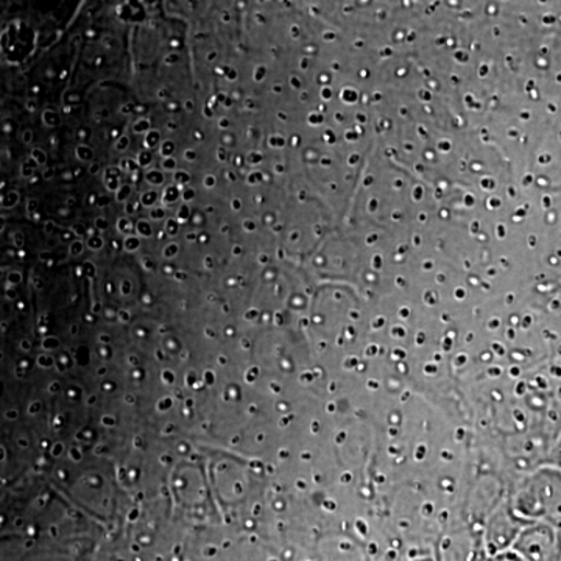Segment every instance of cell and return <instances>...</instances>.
<instances>
[{"mask_svg": "<svg viewBox=\"0 0 561 561\" xmlns=\"http://www.w3.org/2000/svg\"><path fill=\"white\" fill-rule=\"evenodd\" d=\"M14 242H16V245H22V242H24V238H22L21 232H16V234H14Z\"/></svg>", "mask_w": 561, "mask_h": 561, "instance_id": "5", "label": "cell"}, {"mask_svg": "<svg viewBox=\"0 0 561 561\" xmlns=\"http://www.w3.org/2000/svg\"><path fill=\"white\" fill-rule=\"evenodd\" d=\"M0 275H2V271H0Z\"/></svg>", "mask_w": 561, "mask_h": 561, "instance_id": "11", "label": "cell"}, {"mask_svg": "<svg viewBox=\"0 0 561 561\" xmlns=\"http://www.w3.org/2000/svg\"><path fill=\"white\" fill-rule=\"evenodd\" d=\"M33 160L36 161V164L43 165L46 164V153L43 150L35 149L32 151Z\"/></svg>", "mask_w": 561, "mask_h": 561, "instance_id": "3", "label": "cell"}, {"mask_svg": "<svg viewBox=\"0 0 561 561\" xmlns=\"http://www.w3.org/2000/svg\"><path fill=\"white\" fill-rule=\"evenodd\" d=\"M51 228H54V224H51V221H49V224L46 225L47 234H49V232H51Z\"/></svg>", "mask_w": 561, "mask_h": 561, "instance_id": "9", "label": "cell"}, {"mask_svg": "<svg viewBox=\"0 0 561 561\" xmlns=\"http://www.w3.org/2000/svg\"><path fill=\"white\" fill-rule=\"evenodd\" d=\"M36 205H38V202H36V201H28V213H32V210L35 209Z\"/></svg>", "mask_w": 561, "mask_h": 561, "instance_id": "6", "label": "cell"}, {"mask_svg": "<svg viewBox=\"0 0 561 561\" xmlns=\"http://www.w3.org/2000/svg\"><path fill=\"white\" fill-rule=\"evenodd\" d=\"M516 549L524 561H561V537L552 530H530Z\"/></svg>", "mask_w": 561, "mask_h": 561, "instance_id": "1", "label": "cell"}, {"mask_svg": "<svg viewBox=\"0 0 561 561\" xmlns=\"http://www.w3.org/2000/svg\"><path fill=\"white\" fill-rule=\"evenodd\" d=\"M18 202H20V194H18V192H10L5 201H3V208H13V206H16Z\"/></svg>", "mask_w": 561, "mask_h": 561, "instance_id": "2", "label": "cell"}, {"mask_svg": "<svg viewBox=\"0 0 561 561\" xmlns=\"http://www.w3.org/2000/svg\"><path fill=\"white\" fill-rule=\"evenodd\" d=\"M54 176V171L44 173V179H51Z\"/></svg>", "mask_w": 561, "mask_h": 561, "instance_id": "10", "label": "cell"}, {"mask_svg": "<svg viewBox=\"0 0 561 561\" xmlns=\"http://www.w3.org/2000/svg\"><path fill=\"white\" fill-rule=\"evenodd\" d=\"M32 136L33 135L31 130H25L24 135H22V140H24L25 144H31Z\"/></svg>", "mask_w": 561, "mask_h": 561, "instance_id": "4", "label": "cell"}, {"mask_svg": "<svg viewBox=\"0 0 561 561\" xmlns=\"http://www.w3.org/2000/svg\"><path fill=\"white\" fill-rule=\"evenodd\" d=\"M5 224H7L5 217H0V232H2L3 228H5Z\"/></svg>", "mask_w": 561, "mask_h": 561, "instance_id": "8", "label": "cell"}, {"mask_svg": "<svg viewBox=\"0 0 561 561\" xmlns=\"http://www.w3.org/2000/svg\"><path fill=\"white\" fill-rule=\"evenodd\" d=\"M27 108L31 110V111H35L36 110V102L35 101H28L27 102Z\"/></svg>", "mask_w": 561, "mask_h": 561, "instance_id": "7", "label": "cell"}]
</instances>
